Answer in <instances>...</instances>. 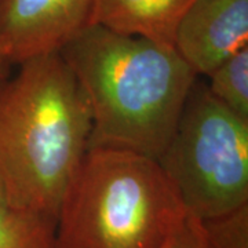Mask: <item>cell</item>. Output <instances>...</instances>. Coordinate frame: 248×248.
<instances>
[{
  "label": "cell",
  "instance_id": "1",
  "mask_svg": "<svg viewBox=\"0 0 248 248\" xmlns=\"http://www.w3.org/2000/svg\"><path fill=\"white\" fill-rule=\"evenodd\" d=\"M60 54L89 102L90 148L159 159L199 79L175 48L91 24Z\"/></svg>",
  "mask_w": 248,
  "mask_h": 248
},
{
  "label": "cell",
  "instance_id": "2",
  "mask_svg": "<svg viewBox=\"0 0 248 248\" xmlns=\"http://www.w3.org/2000/svg\"><path fill=\"white\" fill-rule=\"evenodd\" d=\"M0 80V186L10 203L57 219L90 148L91 112L60 51Z\"/></svg>",
  "mask_w": 248,
  "mask_h": 248
},
{
  "label": "cell",
  "instance_id": "3",
  "mask_svg": "<svg viewBox=\"0 0 248 248\" xmlns=\"http://www.w3.org/2000/svg\"><path fill=\"white\" fill-rule=\"evenodd\" d=\"M187 211L157 160L90 148L57 217L58 248H161Z\"/></svg>",
  "mask_w": 248,
  "mask_h": 248
},
{
  "label": "cell",
  "instance_id": "4",
  "mask_svg": "<svg viewBox=\"0 0 248 248\" xmlns=\"http://www.w3.org/2000/svg\"><path fill=\"white\" fill-rule=\"evenodd\" d=\"M157 163L199 221L248 204V120L196 80Z\"/></svg>",
  "mask_w": 248,
  "mask_h": 248
},
{
  "label": "cell",
  "instance_id": "5",
  "mask_svg": "<svg viewBox=\"0 0 248 248\" xmlns=\"http://www.w3.org/2000/svg\"><path fill=\"white\" fill-rule=\"evenodd\" d=\"M94 0H0V51L11 63L58 53L91 22Z\"/></svg>",
  "mask_w": 248,
  "mask_h": 248
},
{
  "label": "cell",
  "instance_id": "6",
  "mask_svg": "<svg viewBox=\"0 0 248 248\" xmlns=\"http://www.w3.org/2000/svg\"><path fill=\"white\" fill-rule=\"evenodd\" d=\"M248 47V0H192L178 24L174 48L200 76Z\"/></svg>",
  "mask_w": 248,
  "mask_h": 248
},
{
  "label": "cell",
  "instance_id": "7",
  "mask_svg": "<svg viewBox=\"0 0 248 248\" xmlns=\"http://www.w3.org/2000/svg\"><path fill=\"white\" fill-rule=\"evenodd\" d=\"M192 0H94L91 24L174 47L178 24Z\"/></svg>",
  "mask_w": 248,
  "mask_h": 248
},
{
  "label": "cell",
  "instance_id": "8",
  "mask_svg": "<svg viewBox=\"0 0 248 248\" xmlns=\"http://www.w3.org/2000/svg\"><path fill=\"white\" fill-rule=\"evenodd\" d=\"M57 219L10 203L0 186V248H58Z\"/></svg>",
  "mask_w": 248,
  "mask_h": 248
},
{
  "label": "cell",
  "instance_id": "9",
  "mask_svg": "<svg viewBox=\"0 0 248 248\" xmlns=\"http://www.w3.org/2000/svg\"><path fill=\"white\" fill-rule=\"evenodd\" d=\"M207 78L211 95L232 113L248 120V47L225 60Z\"/></svg>",
  "mask_w": 248,
  "mask_h": 248
},
{
  "label": "cell",
  "instance_id": "10",
  "mask_svg": "<svg viewBox=\"0 0 248 248\" xmlns=\"http://www.w3.org/2000/svg\"><path fill=\"white\" fill-rule=\"evenodd\" d=\"M200 223L205 248H248V204Z\"/></svg>",
  "mask_w": 248,
  "mask_h": 248
},
{
  "label": "cell",
  "instance_id": "11",
  "mask_svg": "<svg viewBox=\"0 0 248 248\" xmlns=\"http://www.w3.org/2000/svg\"><path fill=\"white\" fill-rule=\"evenodd\" d=\"M161 248H205L202 223L187 213Z\"/></svg>",
  "mask_w": 248,
  "mask_h": 248
},
{
  "label": "cell",
  "instance_id": "12",
  "mask_svg": "<svg viewBox=\"0 0 248 248\" xmlns=\"http://www.w3.org/2000/svg\"><path fill=\"white\" fill-rule=\"evenodd\" d=\"M13 63L1 54V51H0V80L4 79L6 76H9L10 73V66H11Z\"/></svg>",
  "mask_w": 248,
  "mask_h": 248
}]
</instances>
